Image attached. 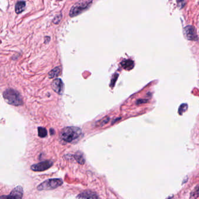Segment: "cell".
Masks as SVG:
<instances>
[{"instance_id": "4", "label": "cell", "mask_w": 199, "mask_h": 199, "mask_svg": "<svg viewBox=\"0 0 199 199\" xmlns=\"http://www.w3.org/2000/svg\"><path fill=\"white\" fill-rule=\"evenodd\" d=\"M92 2V1H78V2L75 4L71 8V10L70 11V16H71V17H74L79 15L84 10L87 9Z\"/></svg>"}, {"instance_id": "2", "label": "cell", "mask_w": 199, "mask_h": 199, "mask_svg": "<svg viewBox=\"0 0 199 199\" xmlns=\"http://www.w3.org/2000/svg\"><path fill=\"white\" fill-rule=\"evenodd\" d=\"M3 97L5 100L9 104L18 106L23 104V100L21 95L13 89L6 90L4 92Z\"/></svg>"}, {"instance_id": "8", "label": "cell", "mask_w": 199, "mask_h": 199, "mask_svg": "<svg viewBox=\"0 0 199 199\" xmlns=\"http://www.w3.org/2000/svg\"><path fill=\"white\" fill-rule=\"evenodd\" d=\"M98 198L99 196L95 192L90 190L85 191L79 194L77 196L78 199H98Z\"/></svg>"}, {"instance_id": "5", "label": "cell", "mask_w": 199, "mask_h": 199, "mask_svg": "<svg viewBox=\"0 0 199 199\" xmlns=\"http://www.w3.org/2000/svg\"><path fill=\"white\" fill-rule=\"evenodd\" d=\"M53 165V162L50 160L45 161L41 162H39L36 164H34L31 166V169L33 171H45L48 169H49Z\"/></svg>"}, {"instance_id": "17", "label": "cell", "mask_w": 199, "mask_h": 199, "mask_svg": "<svg viewBox=\"0 0 199 199\" xmlns=\"http://www.w3.org/2000/svg\"><path fill=\"white\" fill-rule=\"evenodd\" d=\"M61 18V15H57V16L54 18V20H53V22L54 23V22L56 21V20H57V23L60 21Z\"/></svg>"}, {"instance_id": "9", "label": "cell", "mask_w": 199, "mask_h": 199, "mask_svg": "<svg viewBox=\"0 0 199 199\" xmlns=\"http://www.w3.org/2000/svg\"><path fill=\"white\" fill-rule=\"evenodd\" d=\"M23 191L21 186H17L14 188L9 194L16 199H22L23 197Z\"/></svg>"}, {"instance_id": "15", "label": "cell", "mask_w": 199, "mask_h": 199, "mask_svg": "<svg viewBox=\"0 0 199 199\" xmlns=\"http://www.w3.org/2000/svg\"><path fill=\"white\" fill-rule=\"evenodd\" d=\"M48 131L44 127H39L38 128V135L41 138H44L47 136Z\"/></svg>"}, {"instance_id": "18", "label": "cell", "mask_w": 199, "mask_h": 199, "mask_svg": "<svg viewBox=\"0 0 199 199\" xmlns=\"http://www.w3.org/2000/svg\"><path fill=\"white\" fill-rule=\"evenodd\" d=\"M1 199H16L11 195H8V196H2L1 197Z\"/></svg>"}, {"instance_id": "12", "label": "cell", "mask_w": 199, "mask_h": 199, "mask_svg": "<svg viewBox=\"0 0 199 199\" xmlns=\"http://www.w3.org/2000/svg\"><path fill=\"white\" fill-rule=\"evenodd\" d=\"M61 68L60 67H57L53 68L51 71H50L49 73V77L50 78H54L58 77L60 73Z\"/></svg>"}, {"instance_id": "3", "label": "cell", "mask_w": 199, "mask_h": 199, "mask_svg": "<svg viewBox=\"0 0 199 199\" xmlns=\"http://www.w3.org/2000/svg\"><path fill=\"white\" fill-rule=\"evenodd\" d=\"M63 183V181L61 179H50L41 183L37 189L39 191L53 190L61 186Z\"/></svg>"}, {"instance_id": "6", "label": "cell", "mask_w": 199, "mask_h": 199, "mask_svg": "<svg viewBox=\"0 0 199 199\" xmlns=\"http://www.w3.org/2000/svg\"><path fill=\"white\" fill-rule=\"evenodd\" d=\"M184 35L189 41H197L198 36L194 26L188 25L184 28Z\"/></svg>"}, {"instance_id": "1", "label": "cell", "mask_w": 199, "mask_h": 199, "mask_svg": "<svg viewBox=\"0 0 199 199\" xmlns=\"http://www.w3.org/2000/svg\"><path fill=\"white\" fill-rule=\"evenodd\" d=\"M60 138L67 143H75L80 140L83 136L82 130L77 127H67L60 132Z\"/></svg>"}, {"instance_id": "11", "label": "cell", "mask_w": 199, "mask_h": 199, "mask_svg": "<svg viewBox=\"0 0 199 199\" xmlns=\"http://www.w3.org/2000/svg\"><path fill=\"white\" fill-rule=\"evenodd\" d=\"M121 65L125 70H130L134 67V62L131 60H126L123 61L121 63Z\"/></svg>"}, {"instance_id": "19", "label": "cell", "mask_w": 199, "mask_h": 199, "mask_svg": "<svg viewBox=\"0 0 199 199\" xmlns=\"http://www.w3.org/2000/svg\"></svg>"}, {"instance_id": "13", "label": "cell", "mask_w": 199, "mask_h": 199, "mask_svg": "<svg viewBox=\"0 0 199 199\" xmlns=\"http://www.w3.org/2000/svg\"><path fill=\"white\" fill-rule=\"evenodd\" d=\"M74 158L81 165H83L85 163V159L84 158L83 155L81 152H77L74 155Z\"/></svg>"}, {"instance_id": "20", "label": "cell", "mask_w": 199, "mask_h": 199, "mask_svg": "<svg viewBox=\"0 0 199 199\" xmlns=\"http://www.w3.org/2000/svg\"></svg>"}, {"instance_id": "7", "label": "cell", "mask_w": 199, "mask_h": 199, "mask_svg": "<svg viewBox=\"0 0 199 199\" xmlns=\"http://www.w3.org/2000/svg\"><path fill=\"white\" fill-rule=\"evenodd\" d=\"M53 90L59 95H61L64 91V84L61 79L57 78L54 80L51 84Z\"/></svg>"}, {"instance_id": "14", "label": "cell", "mask_w": 199, "mask_h": 199, "mask_svg": "<svg viewBox=\"0 0 199 199\" xmlns=\"http://www.w3.org/2000/svg\"><path fill=\"white\" fill-rule=\"evenodd\" d=\"M199 197V185H198L190 193L189 199H197Z\"/></svg>"}, {"instance_id": "10", "label": "cell", "mask_w": 199, "mask_h": 199, "mask_svg": "<svg viewBox=\"0 0 199 199\" xmlns=\"http://www.w3.org/2000/svg\"><path fill=\"white\" fill-rule=\"evenodd\" d=\"M26 2L25 1H18L15 5V12L16 14H21L25 8Z\"/></svg>"}, {"instance_id": "16", "label": "cell", "mask_w": 199, "mask_h": 199, "mask_svg": "<svg viewBox=\"0 0 199 199\" xmlns=\"http://www.w3.org/2000/svg\"><path fill=\"white\" fill-rule=\"evenodd\" d=\"M188 109V105L186 104H182L179 109V113L180 114H182Z\"/></svg>"}]
</instances>
